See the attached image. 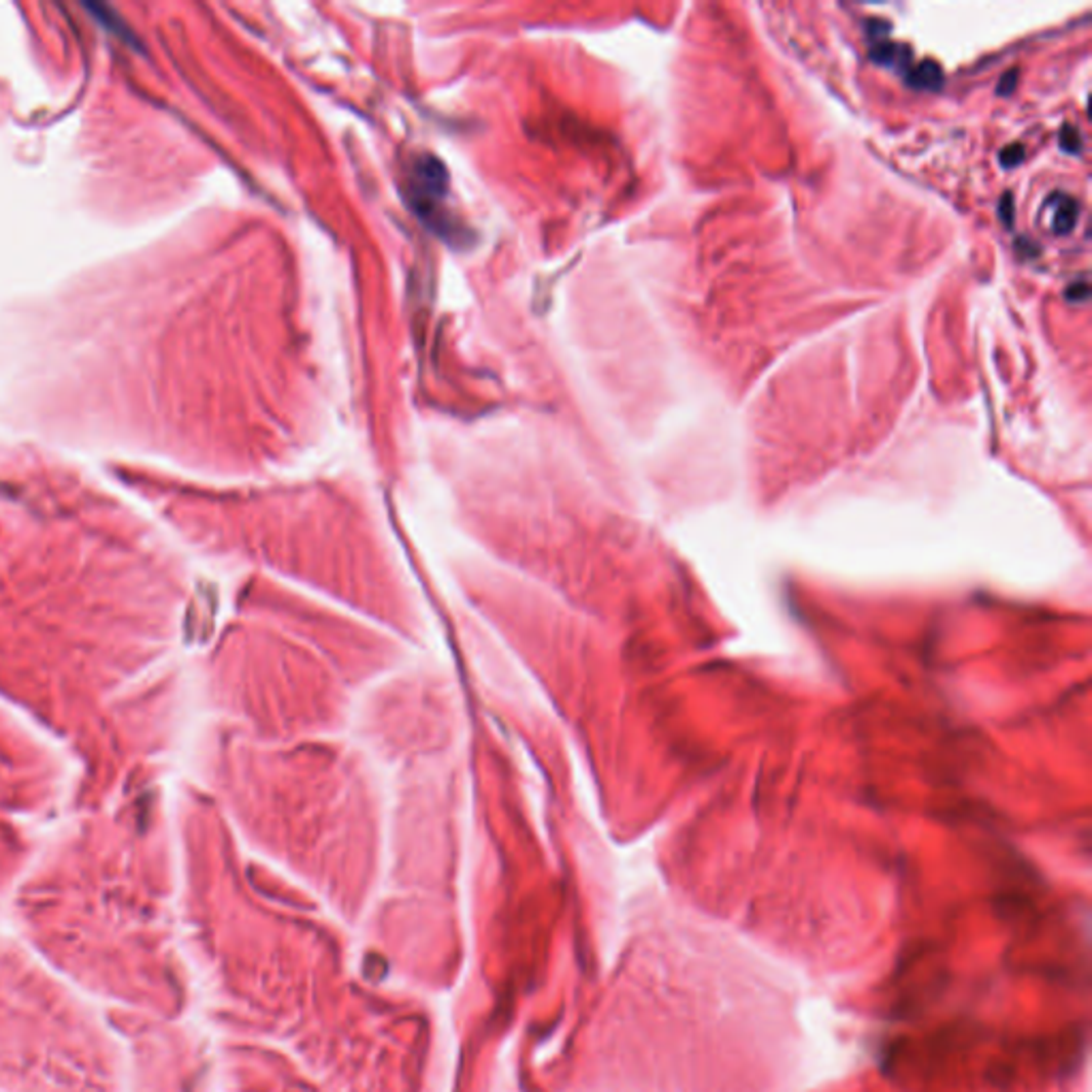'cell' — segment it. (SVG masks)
<instances>
[{"instance_id":"obj_1","label":"cell","mask_w":1092,"mask_h":1092,"mask_svg":"<svg viewBox=\"0 0 1092 1092\" xmlns=\"http://www.w3.org/2000/svg\"><path fill=\"white\" fill-rule=\"evenodd\" d=\"M408 186L412 195L410 203L416 210V214L433 222L435 210L439 207L442 197H445V188H447L445 169L439 167L437 161L429 159V156H421V159H416Z\"/></svg>"},{"instance_id":"obj_2","label":"cell","mask_w":1092,"mask_h":1092,"mask_svg":"<svg viewBox=\"0 0 1092 1092\" xmlns=\"http://www.w3.org/2000/svg\"><path fill=\"white\" fill-rule=\"evenodd\" d=\"M1060 201L1062 203L1056 205V214H1054V230L1069 233L1078 218V203L1069 197H1060Z\"/></svg>"}]
</instances>
